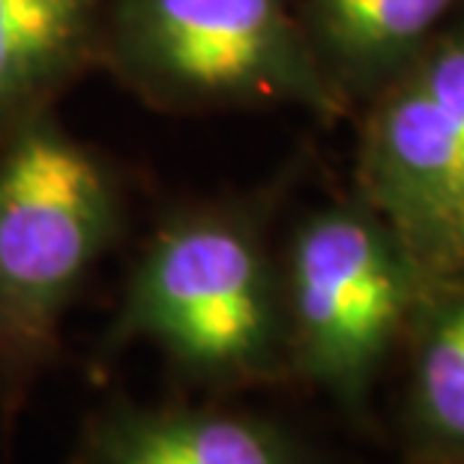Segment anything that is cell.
I'll list each match as a JSON object with an SVG mask.
<instances>
[{
	"label": "cell",
	"instance_id": "cell-1",
	"mask_svg": "<svg viewBox=\"0 0 464 464\" xmlns=\"http://www.w3.org/2000/svg\"><path fill=\"white\" fill-rule=\"evenodd\" d=\"M153 344L189 381L243 390L291 372L282 264L237 204L180 210L150 234L126 282L108 351Z\"/></svg>",
	"mask_w": 464,
	"mask_h": 464
},
{
	"label": "cell",
	"instance_id": "cell-2",
	"mask_svg": "<svg viewBox=\"0 0 464 464\" xmlns=\"http://www.w3.org/2000/svg\"><path fill=\"white\" fill-rule=\"evenodd\" d=\"M123 228L121 183L91 144L39 111L0 135V374L52 360L69 305Z\"/></svg>",
	"mask_w": 464,
	"mask_h": 464
},
{
	"label": "cell",
	"instance_id": "cell-3",
	"mask_svg": "<svg viewBox=\"0 0 464 464\" xmlns=\"http://www.w3.org/2000/svg\"><path fill=\"white\" fill-rule=\"evenodd\" d=\"M96 57L162 111H348L314 61L291 0H108Z\"/></svg>",
	"mask_w": 464,
	"mask_h": 464
},
{
	"label": "cell",
	"instance_id": "cell-4",
	"mask_svg": "<svg viewBox=\"0 0 464 464\" xmlns=\"http://www.w3.org/2000/svg\"><path fill=\"white\" fill-rule=\"evenodd\" d=\"M291 369L351 417L408 335L426 279L360 198L309 213L282 261Z\"/></svg>",
	"mask_w": 464,
	"mask_h": 464
},
{
	"label": "cell",
	"instance_id": "cell-5",
	"mask_svg": "<svg viewBox=\"0 0 464 464\" xmlns=\"http://www.w3.org/2000/svg\"><path fill=\"white\" fill-rule=\"evenodd\" d=\"M357 198L426 285L464 279V18L365 102Z\"/></svg>",
	"mask_w": 464,
	"mask_h": 464
},
{
	"label": "cell",
	"instance_id": "cell-6",
	"mask_svg": "<svg viewBox=\"0 0 464 464\" xmlns=\"http://www.w3.org/2000/svg\"><path fill=\"white\" fill-rule=\"evenodd\" d=\"M72 464H321L297 431L258 413L126 399L93 411Z\"/></svg>",
	"mask_w": 464,
	"mask_h": 464
},
{
	"label": "cell",
	"instance_id": "cell-7",
	"mask_svg": "<svg viewBox=\"0 0 464 464\" xmlns=\"http://www.w3.org/2000/svg\"><path fill=\"white\" fill-rule=\"evenodd\" d=\"M459 0H297L321 72L344 102H369L443 27Z\"/></svg>",
	"mask_w": 464,
	"mask_h": 464
},
{
	"label": "cell",
	"instance_id": "cell-8",
	"mask_svg": "<svg viewBox=\"0 0 464 464\" xmlns=\"http://www.w3.org/2000/svg\"><path fill=\"white\" fill-rule=\"evenodd\" d=\"M108 0H0V135L96 57Z\"/></svg>",
	"mask_w": 464,
	"mask_h": 464
},
{
	"label": "cell",
	"instance_id": "cell-9",
	"mask_svg": "<svg viewBox=\"0 0 464 464\" xmlns=\"http://www.w3.org/2000/svg\"><path fill=\"white\" fill-rule=\"evenodd\" d=\"M404 339L408 456L420 464H464V279L426 285Z\"/></svg>",
	"mask_w": 464,
	"mask_h": 464
}]
</instances>
